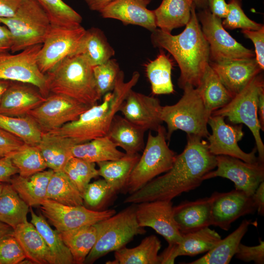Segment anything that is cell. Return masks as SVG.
Here are the masks:
<instances>
[{
	"instance_id": "6da1fadb",
	"label": "cell",
	"mask_w": 264,
	"mask_h": 264,
	"mask_svg": "<svg viewBox=\"0 0 264 264\" xmlns=\"http://www.w3.org/2000/svg\"><path fill=\"white\" fill-rule=\"evenodd\" d=\"M187 139L184 150L176 155L171 168L130 194L125 199V203L172 200L200 185L204 176L216 168V157L210 152L208 142L202 138L187 135Z\"/></svg>"
},
{
	"instance_id": "7a4b0ae2",
	"label": "cell",
	"mask_w": 264,
	"mask_h": 264,
	"mask_svg": "<svg viewBox=\"0 0 264 264\" xmlns=\"http://www.w3.org/2000/svg\"><path fill=\"white\" fill-rule=\"evenodd\" d=\"M193 4L189 21L179 34L156 28L151 32V42L159 49L167 51L174 57L179 69L178 85L182 89L189 84L197 88L210 61L209 46L201 29Z\"/></svg>"
},
{
	"instance_id": "3957f363",
	"label": "cell",
	"mask_w": 264,
	"mask_h": 264,
	"mask_svg": "<svg viewBox=\"0 0 264 264\" xmlns=\"http://www.w3.org/2000/svg\"><path fill=\"white\" fill-rule=\"evenodd\" d=\"M139 78V72L135 71L131 79L126 82L124 73L120 70L114 88L103 97L100 104L90 107L77 120L49 132L70 138L77 144L107 135L114 117Z\"/></svg>"
},
{
	"instance_id": "277c9868",
	"label": "cell",
	"mask_w": 264,
	"mask_h": 264,
	"mask_svg": "<svg viewBox=\"0 0 264 264\" xmlns=\"http://www.w3.org/2000/svg\"><path fill=\"white\" fill-rule=\"evenodd\" d=\"M48 90L91 107L102 98L94 80L93 66L82 56H69L46 74Z\"/></svg>"
},
{
	"instance_id": "5b68a950",
	"label": "cell",
	"mask_w": 264,
	"mask_h": 264,
	"mask_svg": "<svg viewBox=\"0 0 264 264\" xmlns=\"http://www.w3.org/2000/svg\"><path fill=\"white\" fill-rule=\"evenodd\" d=\"M182 89L183 95L176 103L162 107L160 117L167 125L166 139L170 141L178 130L187 135L207 138L208 121L212 113L206 109L197 88L187 84Z\"/></svg>"
},
{
	"instance_id": "8992f818",
	"label": "cell",
	"mask_w": 264,
	"mask_h": 264,
	"mask_svg": "<svg viewBox=\"0 0 264 264\" xmlns=\"http://www.w3.org/2000/svg\"><path fill=\"white\" fill-rule=\"evenodd\" d=\"M0 23L10 32L11 53L42 44L52 27L47 14L36 0H26L12 16L0 18Z\"/></svg>"
},
{
	"instance_id": "52a82bcc",
	"label": "cell",
	"mask_w": 264,
	"mask_h": 264,
	"mask_svg": "<svg viewBox=\"0 0 264 264\" xmlns=\"http://www.w3.org/2000/svg\"><path fill=\"white\" fill-rule=\"evenodd\" d=\"M94 225L97 240L85 259L86 264H92L108 253L125 247L135 236L146 232L138 224L134 204Z\"/></svg>"
},
{
	"instance_id": "ba28073f",
	"label": "cell",
	"mask_w": 264,
	"mask_h": 264,
	"mask_svg": "<svg viewBox=\"0 0 264 264\" xmlns=\"http://www.w3.org/2000/svg\"><path fill=\"white\" fill-rule=\"evenodd\" d=\"M156 132L155 135L151 132H149L143 154L124 187L130 194L138 190L158 175L167 172L175 162L176 154L167 143L165 128L160 125Z\"/></svg>"
},
{
	"instance_id": "9c48e42d",
	"label": "cell",
	"mask_w": 264,
	"mask_h": 264,
	"mask_svg": "<svg viewBox=\"0 0 264 264\" xmlns=\"http://www.w3.org/2000/svg\"><path fill=\"white\" fill-rule=\"evenodd\" d=\"M264 90L262 74L254 77L246 86L224 107L214 111L211 115L226 117L233 124H244L254 136L258 160L264 162V144L261 137V130L257 112V101L260 93Z\"/></svg>"
},
{
	"instance_id": "30bf717a",
	"label": "cell",
	"mask_w": 264,
	"mask_h": 264,
	"mask_svg": "<svg viewBox=\"0 0 264 264\" xmlns=\"http://www.w3.org/2000/svg\"><path fill=\"white\" fill-rule=\"evenodd\" d=\"M197 15L209 46V62L221 63L255 57L254 51L234 39L223 27L221 19L213 14L208 8Z\"/></svg>"
},
{
	"instance_id": "8fae6325",
	"label": "cell",
	"mask_w": 264,
	"mask_h": 264,
	"mask_svg": "<svg viewBox=\"0 0 264 264\" xmlns=\"http://www.w3.org/2000/svg\"><path fill=\"white\" fill-rule=\"evenodd\" d=\"M42 44L17 53H0V79L31 84L46 97L49 94L46 75L40 70L37 56Z\"/></svg>"
},
{
	"instance_id": "7c38bea8",
	"label": "cell",
	"mask_w": 264,
	"mask_h": 264,
	"mask_svg": "<svg viewBox=\"0 0 264 264\" xmlns=\"http://www.w3.org/2000/svg\"><path fill=\"white\" fill-rule=\"evenodd\" d=\"M90 107L67 96L52 93L27 115L36 121L43 132H49L77 120Z\"/></svg>"
},
{
	"instance_id": "4fadbf2b",
	"label": "cell",
	"mask_w": 264,
	"mask_h": 264,
	"mask_svg": "<svg viewBox=\"0 0 264 264\" xmlns=\"http://www.w3.org/2000/svg\"><path fill=\"white\" fill-rule=\"evenodd\" d=\"M86 30L81 25L70 28L52 26L37 56L41 71L45 75L63 60L74 55Z\"/></svg>"
},
{
	"instance_id": "5bb4252c",
	"label": "cell",
	"mask_w": 264,
	"mask_h": 264,
	"mask_svg": "<svg viewBox=\"0 0 264 264\" xmlns=\"http://www.w3.org/2000/svg\"><path fill=\"white\" fill-rule=\"evenodd\" d=\"M216 169L207 173L204 180L216 177L232 181L236 190L252 196L259 184L264 180V164L244 162L239 158L224 155L216 156Z\"/></svg>"
},
{
	"instance_id": "9a60e30c",
	"label": "cell",
	"mask_w": 264,
	"mask_h": 264,
	"mask_svg": "<svg viewBox=\"0 0 264 264\" xmlns=\"http://www.w3.org/2000/svg\"><path fill=\"white\" fill-rule=\"evenodd\" d=\"M41 210L59 232L93 225L114 215L113 209L95 211L83 205L68 206L49 199L40 205Z\"/></svg>"
},
{
	"instance_id": "2e32d148",
	"label": "cell",
	"mask_w": 264,
	"mask_h": 264,
	"mask_svg": "<svg viewBox=\"0 0 264 264\" xmlns=\"http://www.w3.org/2000/svg\"><path fill=\"white\" fill-rule=\"evenodd\" d=\"M208 124L212 134L207 137L210 152L214 155H224L239 158L244 162L255 163L258 161L256 156V147L249 153L243 152L239 146L238 142L243 136L242 125H230L226 124L224 117L211 115Z\"/></svg>"
},
{
	"instance_id": "e0dca14e",
	"label": "cell",
	"mask_w": 264,
	"mask_h": 264,
	"mask_svg": "<svg viewBox=\"0 0 264 264\" xmlns=\"http://www.w3.org/2000/svg\"><path fill=\"white\" fill-rule=\"evenodd\" d=\"M136 216L141 227L153 228L168 244L176 243L181 240L182 235L174 219L172 200H157L138 203Z\"/></svg>"
},
{
	"instance_id": "ac0fdd59",
	"label": "cell",
	"mask_w": 264,
	"mask_h": 264,
	"mask_svg": "<svg viewBox=\"0 0 264 264\" xmlns=\"http://www.w3.org/2000/svg\"><path fill=\"white\" fill-rule=\"evenodd\" d=\"M211 198L212 225L227 231L231 224L241 217L254 213L256 206L252 196L233 190L228 192H215Z\"/></svg>"
},
{
	"instance_id": "d6986e66",
	"label": "cell",
	"mask_w": 264,
	"mask_h": 264,
	"mask_svg": "<svg viewBox=\"0 0 264 264\" xmlns=\"http://www.w3.org/2000/svg\"><path fill=\"white\" fill-rule=\"evenodd\" d=\"M162 106L157 98L131 89L122 103L119 111L126 119L145 131H157L162 122Z\"/></svg>"
},
{
	"instance_id": "ffe728a7",
	"label": "cell",
	"mask_w": 264,
	"mask_h": 264,
	"mask_svg": "<svg viewBox=\"0 0 264 264\" xmlns=\"http://www.w3.org/2000/svg\"><path fill=\"white\" fill-rule=\"evenodd\" d=\"M151 0H113L99 13L105 19L121 21L126 25L142 27L151 32L157 28L154 10L147 6Z\"/></svg>"
},
{
	"instance_id": "44dd1931",
	"label": "cell",
	"mask_w": 264,
	"mask_h": 264,
	"mask_svg": "<svg viewBox=\"0 0 264 264\" xmlns=\"http://www.w3.org/2000/svg\"><path fill=\"white\" fill-rule=\"evenodd\" d=\"M209 65L233 96L241 91L263 70L255 57L221 63L209 62Z\"/></svg>"
},
{
	"instance_id": "7402d4cb",
	"label": "cell",
	"mask_w": 264,
	"mask_h": 264,
	"mask_svg": "<svg viewBox=\"0 0 264 264\" xmlns=\"http://www.w3.org/2000/svg\"><path fill=\"white\" fill-rule=\"evenodd\" d=\"M221 239L220 236L215 230L208 227L182 235L180 242L168 244L159 255L160 264H174L178 256H194L207 252Z\"/></svg>"
},
{
	"instance_id": "603a6c76",
	"label": "cell",
	"mask_w": 264,
	"mask_h": 264,
	"mask_svg": "<svg viewBox=\"0 0 264 264\" xmlns=\"http://www.w3.org/2000/svg\"><path fill=\"white\" fill-rule=\"evenodd\" d=\"M45 99L34 86L11 82L0 103V113L9 116H24Z\"/></svg>"
},
{
	"instance_id": "cb8c5ba5",
	"label": "cell",
	"mask_w": 264,
	"mask_h": 264,
	"mask_svg": "<svg viewBox=\"0 0 264 264\" xmlns=\"http://www.w3.org/2000/svg\"><path fill=\"white\" fill-rule=\"evenodd\" d=\"M174 217L182 235L212 225L211 198L186 201L174 207Z\"/></svg>"
},
{
	"instance_id": "d4e9b609",
	"label": "cell",
	"mask_w": 264,
	"mask_h": 264,
	"mask_svg": "<svg viewBox=\"0 0 264 264\" xmlns=\"http://www.w3.org/2000/svg\"><path fill=\"white\" fill-rule=\"evenodd\" d=\"M13 234L22 246L26 258L34 264H55L51 253L34 225L28 221L14 229Z\"/></svg>"
},
{
	"instance_id": "484cf974",
	"label": "cell",
	"mask_w": 264,
	"mask_h": 264,
	"mask_svg": "<svg viewBox=\"0 0 264 264\" xmlns=\"http://www.w3.org/2000/svg\"><path fill=\"white\" fill-rule=\"evenodd\" d=\"M77 144L74 140L50 132H43L37 145L47 167L54 172L63 171L69 159L72 157V147Z\"/></svg>"
},
{
	"instance_id": "4316f807",
	"label": "cell",
	"mask_w": 264,
	"mask_h": 264,
	"mask_svg": "<svg viewBox=\"0 0 264 264\" xmlns=\"http://www.w3.org/2000/svg\"><path fill=\"white\" fill-rule=\"evenodd\" d=\"M146 131L134 125L124 117L115 115L107 135L127 154H138L144 145Z\"/></svg>"
},
{
	"instance_id": "83f0119b",
	"label": "cell",
	"mask_w": 264,
	"mask_h": 264,
	"mask_svg": "<svg viewBox=\"0 0 264 264\" xmlns=\"http://www.w3.org/2000/svg\"><path fill=\"white\" fill-rule=\"evenodd\" d=\"M53 173L50 169L28 177L14 176L10 183L30 207L40 206L46 199L47 186Z\"/></svg>"
},
{
	"instance_id": "f1b7e54d",
	"label": "cell",
	"mask_w": 264,
	"mask_h": 264,
	"mask_svg": "<svg viewBox=\"0 0 264 264\" xmlns=\"http://www.w3.org/2000/svg\"><path fill=\"white\" fill-rule=\"evenodd\" d=\"M192 0H162L154 10L155 23L159 29L168 33L185 26L190 20Z\"/></svg>"
},
{
	"instance_id": "f546056e",
	"label": "cell",
	"mask_w": 264,
	"mask_h": 264,
	"mask_svg": "<svg viewBox=\"0 0 264 264\" xmlns=\"http://www.w3.org/2000/svg\"><path fill=\"white\" fill-rule=\"evenodd\" d=\"M114 54L115 51L104 32L98 28L91 27L86 30L74 55L82 56L94 66L105 63Z\"/></svg>"
},
{
	"instance_id": "4dcf8cb0",
	"label": "cell",
	"mask_w": 264,
	"mask_h": 264,
	"mask_svg": "<svg viewBox=\"0 0 264 264\" xmlns=\"http://www.w3.org/2000/svg\"><path fill=\"white\" fill-rule=\"evenodd\" d=\"M161 242L155 235L144 238L137 246L125 247L115 251L114 259L108 264H160L158 251Z\"/></svg>"
},
{
	"instance_id": "1f68e13d",
	"label": "cell",
	"mask_w": 264,
	"mask_h": 264,
	"mask_svg": "<svg viewBox=\"0 0 264 264\" xmlns=\"http://www.w3.org/2000/svg\"><path fill=\"white\" fill-rule=\"evenodd\" d=\"M256 222L244 220L232 233L220 242L201 258L189 264H228L235 255L248 227Z\"/></svg>"
},
{
	"instance_id": "d6a6232c",
	"label": "cell",
	"mask_w": 264,
	"mask_h": 264,
	"mask_svg": "<svg viewBox=\"0 0 264 264\" xmlns=\"http://www.w3.org/2000/svg\"><path fill=\"white\" fill-rule=\"evenodd\" d=\"M71 154L73 157L95 163L116 160L126 154L120 151L107 135L75 144Z\"/></svg>"
},
{
	"instance_id": "836d02e7",
	"label": "cell",
	"mask_w": 264,
	"mask_h": 264,
	"mask_svg": "<svg viewBox=\"0 0 264 264\" xmlns=\"http://www.w3.org/2000/svg\"><path fill=\"white\" fill-rule=\"evenodd\" d=\"M197 88L206 109L211 113L227 105L234 97L223 85L209 63Z\"/></svg>"
},
{
	"instance_id": "e575fe53",
	"label": "cell",
	"mask_w": 264,
	"mask_h": 264,
	"mask_svg": "<svg viewBox=\"0 0 264 264\" xmlns=\"http://www.w3.org/2000/svg\"><path fill=\"white\" fill-rule=\"evenodd\" d=\"M140 157L138 154H125L114 160L98 162V175L101 176L114 194L124 188Z\"/></svg>"
},
{
	"instance_id": "d590c367",
	"label": "cell",
	"mask_w": 264,
	"mask_h": 264,
	"mask_svg": "<svg viewBox=\"0 0 264 264\" xmlns=\"http://www.w3.org/2000/svg\"><path fill=\"white\" fill-rule=\"evenodd\" d=\"M59 233L72 255L74 264H84L97 240V230L94 224Z\"/></svg>"
},
{
	"instance_id": "8d00e7d4",
	"label": "cell",
	"mask_w": 264,
	"mask_h": 264,
	"mask_svg": "<svg viewBox=\"0 0 264 264\" xmlns=\"http://www.w3.org/2000/svg\"><path fill=\"white\" fill-rule=\"evenodd\" d=\"M29 205L10 183H5L0 195V221L13 229L27 221Z\"/></svg>"
},
{
	"instance_id": "74e56055",
	"label": "cell",
	"mask_w": 264,
	"mask_h": 264,
	"mask_svg": "<svg viewBox=\"0 0 264 264\" xmlns=\"http://www.w3.org/2000/svg\"><path fill=\"white\" fill-rule=\"evenodd\" d=\"M173 66V61L162 49L155 59L145 65L146 74L154 94H167L174 92L171 77Z\"/></svg>"
},
{
	"instance_id": "f35d334b",
	"label": "cell",
	"mask_w": 264,
	"mask_h": 264,
	"mask_svg": "<svg viewBox=\"0 0 264 264\" xmlns=\"http://www.w3.org/2000/svg\"><path fill=\"white\" fill-rule=\"evenodd\" d=\"M32 223L40 233L50 250L55 264H72L74 261L72 255L62 240L59 232L49 226L42 216L35 214L30 209Z\"/></svg>"
},
{
	"instance_id": "ab89813d",
	"label": "cell",
	"mask_w": 264,
	"mask_h": 264,
	"mask_svg": "<svg viewBox=\"0 0 264 264\" xmlns=\"http://www.w3.org/2000/svg\"><path fill=\"white\" fill-rule=\"evenodd\" d=\"M46 199L68 206L83 204L81 193L63 171L54 172L47 186Z\"/></svg>"
},
{
	"instance_id": "60d3db41",
	"label": "cell",
	"mask_w": 264,
	"mask_h": 264,
	"mask_svg": "<svg viewBox=\"0 0 264 264\" xmlns=\"http://www.w3.org/2000/svg\"><path fill=\"white\" fill-rule=\"evenodd\" d=\"M0 127L21 139L25 144L37 146L43 132L28 115L14 117L0 113Z\"/></svg>"
},
{
	"instance_id": "b9f144b4",
	"label": "cell",
	"mask_w": 264,
	"mask_h": 264,
	"mask_svg": "<svg viewBox=\"0 0 264 264\" xmlns=\"http://www.w3.org/2000/svg\"><path fill=\"white\" fill-rule=\"evenodd\" d=\"M9 156L18 169L19 176L23 177H28L47 168L37 145L24 143Z\"/></svg>"
},
{
	"instance_id": "7bdbcfd3",
	"label": "cell",
	"mask_w": 264,
	"mask_h": 264,
	"mask_svg": "<svg viewBox=\"0 0 264 264\" xmlns=\"http://www.w3.org/2000/svg\"><path fill=\"white\" fill-rule=\"evenodd\" d=\"M47 14L53 27L81 25V16L63 0H36Z\"/></svg>"
},
{
	"instance_id": "ee69618b",
	"label": "cell",
	"mask_w": 264,
	"mask_h": 264,
	"mask_svg": "<svg viewBox=\"0 0 264 264\" xmlns=\"http://www.w3.org/2000/svg\"><path fill=\"white\" fill-rule=\"evenodd\" d=\"M63 171L82 195L91 179L99 176L95 163L73 156L67 161Z\"/></svg>"
},
{
	"instance_id": "f6af8a7d",
	"label": "cell",
	"mask_w": 264,
	"mask_h": 264,
	"mask_svg": "<svg viewBox=\"0 0 264 264\" xmlns=\"http://www.w3.org/2000/svg\"><path fill=\"white\" fill-rule=\"evenodd\" d=\"M120 70L117 60L112 58L93 66L96 87L101 98L113 90Z\"/></svg>"
},
{
	"instance_id": "bcb514c9",
	"label": "cell",
	"mask_w": 264,
	"mask_h": 264,
	"mask_svg": "<svg viewBox=\"0 0 264 264\" xmlns=\"http://www.w3.org/2000/svg\"><path fill=\"white\" fill-rule=\"evenodd\" d=\"M228 13L221 22L225 29L258 30L264 26L249 19L244 13L242 7L241 0H229Z\"/></svg>"
},
{
	"instance_id": "7dc6e473",
	"label": "cell",
	"mask_w": 264,
	"mask_h": 264,
	"mask_svg": "<svg viewBox=\"0 0 264 264\" xmlns=\"http://www.w3.org/2000/svg\"><path fill=\"white\" fill-rule=\"evenodd\" d=\"M115 194L104 179H99L89 183L86 187L82 197L87 208L93 210L100 209Z\"/></svg>"
},
{
	"instance_id": "c3c4849f",
	"label": "cell",
	"mask_w": 264,
	"mask_h": 264,
	"mask_svg": "<svg viewBox=\"0 0 264 264\" xmlns=\"http://www.w3.org/2000/svg\"><path fill=\"white\" fill-rule=\"evenodd\" d=\"M26 258L13 233L0 238V264H19Z\"/></svg>"
},
{
	"instance_id": "681fc988",
	"label": "cell",
	"mask_w": 264,
	"mask_h": 264,
	"mask_svg": "<svg viewBox=\"0 0 264 264\" xmlns=\"http://www.w3.org/2000/svg\"><path fill=\"white\" fill-rule=\"evenodd\" d=\"M259 245L249 246L240 243L235 254L236 257L245 262H254L257 264L264 263V242L260 239Z\"/></svg>"
},
{
	"instance_id": "f907efd6",
	"label": "cell",
	"mask_w": 264,
	"mask_h": 264,
	"mask_svg": "<svg viewBox=\"0 0 264 264\" xmlns=\"http://www.w3.org/2000/svg\"><path fill=\"white\" fill-rule=\"evenodd\" d=\"M242 33L250 39L255 46V59L263 70L264 69V26L258 30L242 29Z\"/></svg>"
},
{
	"instance_id": "816d5d0a",
	"label": "cell",
	"mask_w": 264,
	"mask_h": 264,
	"mask_svg": "<svg viewBox=\"0 0 264 264\" xmlns=\"http://www.w3.org/2000/svg\"><path fill=\"white\" fill-rule=\"evenodd\" d=\"M23 144L21 139L0 127V158L10 156Z\"/></svg>"
},
{
	"instance_id": "f5cc1de1",
	"label": "cell",
	"mask_w": 264,
	"mask_h": 264,
	"mask_svg": "<svg viewBox=\"0 0 264 264\" xmlns=\"http://www.w3.org/2000/svg\"><path fill=\"white\" fill-rule=\"evenodd\" d=\"M18 173L9 156L0 158V182L10 183L11 178Z\"/></svg>"
},
{
	"instance_id": "db71d44e",
	"label": "cell",
	"mask_w": 264,
	"mask_h": 264,
	"mask_svg": "<svg viewBox=\"0 0 264 264\" xmlns=\"http://www.w3.org/2000/svg\"><path fill=\"white\" fill-rule=\"evenodd\" d=\"M26 0H0V18L12 16Z\"/></svg>"
},
{
	"instance_id": "11a10c76",
	"label": "cell",
	"mask_w": 264,
	"mask_h": 264,
	"mask_svg": "<svg viewBox=\"0 0 264 264\" xmlns=\"http://www.w3.org/2000/svg\"><path fill=\"white\" fill-rule=\"evenodd\" d=\"M208 8L217 17L225 18L228 13V4L225 0H208Z\"/></svg>"
},
{
	"instance_id": "9f6ffc18",
	"label": "cell",
	"mask_w": 264,
	"mask_h": 264,
	"mask_svg": "<svg viewBox=\"0 0 264 264\" xmlns=\"http://www.w3.org/2000/svg\"><path fill=\"white\" fill-rule=\"evenodd\" d=\"M253 201L256 206L258 214L264 215V181L262 182L252 196Z\"/></svg>"
},
{
	"instance_id": "6f0895ef",
	"label": "cell",
	"mask_w": 264,
	"mask_h": 264,
	"mask_svg": "<svg viewBox=\"0 0 264 264\" xmlns=\"http://www.w3.org/2000/svg\"><path fill=\"white\" fill-rule=\"evenodd\" d=\"M11 40L6 26L0 23V53L10 51Z\"/></svg>"
},
{
	"instance_id": "680465c9",
	"label": "cell",
	"mask_w": 264,
	"mask_h": 264,
	"mask_svg": "<svg viewBox=\"0 0 264 264\" xmlns=\"http://www.w3.org/2000/svg\"><path fill=\"white\" fill-rule=\"evenodd\" d=\"M113 0H84L88 8L92 11L100 13Z\"/></svg>"
},
{
	"instance_id": "91938a15",
	"label": "cell",
	"mask_w": 264,
	"mask_h": 264,
	"mask_svg": "<svg viewBox=\"0 0 264 264\" xmlns=\"http://www.w3.org/2000/svg\"><path fill=\"white\" fill-rule=\"evenodd\" d=\"M257 112L261 130L264 131V90L259 94L257 101Z\"/></svg>"
},
{
	"instance_id": "94428289",
	"label": "cell",
	"mask_w": 264,
	"mask_h": 264,
	"mask_svg": "<svg viewBox=\"0 0 264 264\" xmlns=\"http://www.w3.org/2000/svg\"><path fill=\"white\" fill-rule=\"evenodd\" d=\"M14 229L9 225L0 221V238L1 237L12 234Z\"/></svg>"
},
{
	"instance_id": "6125c7cd",
	"label": "cell",
	"mask_w": 264,
	"mask_h": 264,
	"mask_svg": "<svg viewBox=\"0 0 264 264\" xmlns=\"http://www.w3.org/2000/svg\"><path fill=\"white\" fill-rule=\"evenodd\" d=\"M12 81L0 79V103L4 93Z\"/></svg>"
},
{
	"instance_id": "be15d7a7",
	"label": "cell",
	"mask_w": 264,
	"mask_h": 264,
	"mask_svg": "<svg viewBox=\"0 0 264 264\" xmlns=\"http://www.w3.org/2000/svg\"><path fill=\"white\" fill-rule=\"evenodd\" d=\"M196 7L201 9L208 8V0H192Z\"/></svg>"
},
{
	"instance_id": "e7e4bbea",
	"label": "cell",
	"mask_w": 264,
	"mask_h": 264,
	"mask_svg": "<svg viewBox=\"0 0 264 264\" xmlns=\"http://www.w3.org/2000/svg\"><path fill=\"white\" fill-rule=\"evenodd\" d=\"M4 183H5L0 182V195L1 193L2 188L3 187L4 185Z\"/></svg>"
}]
</instances>
